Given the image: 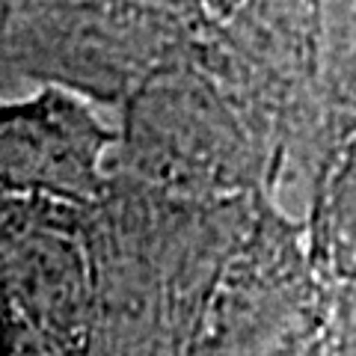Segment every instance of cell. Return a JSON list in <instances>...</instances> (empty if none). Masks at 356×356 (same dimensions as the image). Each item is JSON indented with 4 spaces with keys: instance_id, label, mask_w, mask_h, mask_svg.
Listing matches in <instances>:
<instances>
[{
    "instance_id": "6da1fadb",
    "label": "cell",
    "mask_w": 356,
    "mask_h": 356,
    "mask_svg": "<svg viewBox=\"0 0 356 356\" xmlns=\"http://www.w3.org/2000/svg\"><path fill=\"white\" fill-rule=\"evenodd\" d=\"M0 315L27 324L57 356L86 353V261L63 205L0 196Z\"/></svg>"
},
{
    "instance_id": "7a4b0ae2",
    "label": "cell",
    "mask_w": 356,
    "mask_h": 356,
    "mask_svg": "<svg viewBox=\"0 0 356 356\" xmlns=\"http://www.w3.org/2000/svg\"><path fill=\"white\" fill-rule=\"evenodd\" d=\"M110 131L60 86L0 104V196L89 205L102 193Z\"/></svg>"
},
{
    "instance_id": "3957f363",
    "label": "cell",
    "mask_w": 356,
    "mask_h": 356,
    "mask_svg": "<svg viewBox=\"0 0 356 356\" xmlns=\"http://www.w3.org/2000/svg\"><path fill=\"white\" fill-rule=\"evenodd\" d=\"M315 222L318 261L332 276L356 280V128L339 146V161L321 187Z\"/></svg>"
},
{
    "instance_id": "277c9868",
    "label": "cell",
    "mask_w": 356,
    "mask_h": 356,
    "mask_svg": "<svg viewBox=\"0 0 356 356\" xmlns=\"http://www.w3.org/2000/svg\"><path fill=\"white\" fill-rule=\"evenodd\" d=\"M324 81L336 102L356 110V6H332L324 15Z\"/></svg>"
}]
</instances>
